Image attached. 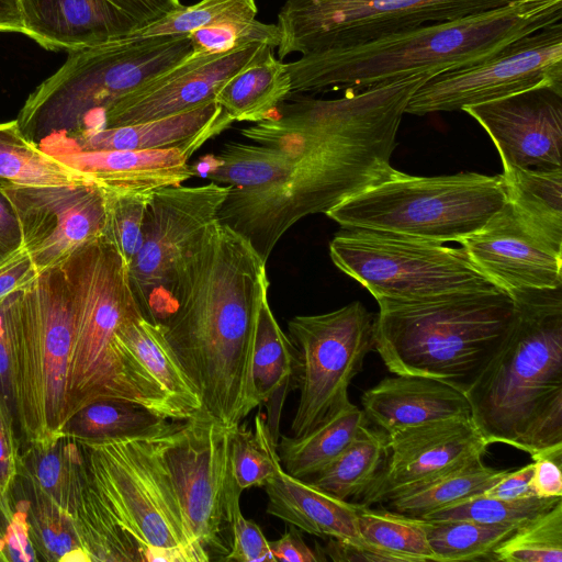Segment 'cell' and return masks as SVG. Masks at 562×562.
Returning <instances> with one entry per match:
<instances>
[{"mask_svg": "<svg viewBox=\"0 0 562 562\" xmlns=\"http://www.w3.org/2000/svg\"><path fill=\"white\" fill-rule=\"evenodd\" d=\"M5 305L7 297L0 302V398L15 422L11 346L5 321Z\"/></svg>", "mask_w": 562, "mask_h": 562, "instance_id": "816d5d0a", "label": "cell"}, {"mask_svg": "<svg viewBox=\"0 0 562 562\" xmlns=\"http://www.w3.org/2000/svg\"><path fill=\"white\" fill-rule=\"evenodd\" d=\"M257 12L255 0H200L192 5H182L164 19L124 38L189 35L195 30L221 23L255 20Z\"/></svg>", "mask_w": 562, "mask_h": 562, "instance_id": "60d3db41", "label": "cell"}, {"mask_svg": "<svg viewBox=\"0 0 562 562\" xmlns=\"http://www.w3.org/2000/svg\"><path fill=\"white\" fill-rule=\"evenodd\" d=\"M543 87L562 92L561 21L512 42L482 61L432 76L413 94L405 113L463 111Z\"/></svg>", "mask_w": 562, "mask_h": 562, "instance_id": "2e32d148", "label": "cell"}, {"mask_svg": "<svg viewBox=\"0 0 562 562\" xmlns=\"http://www.w3.org/2000/svg\"><path fill=\"white\" fill-rule=\"evenodd\" d=\"M291 95L286 63L270 50L232 77L215 101L235 121L257 123L269 116Z\"/></svg>", "mask_w": 562, "mask_h": 562, "instance_id": "4dcf8cb0", "label": "cell"}, {"mask_svg": "<svg viewBox=\"0 0 562 562\" xmlns=\"http://www.w3.org/2000/svg\"><path fill=\"white\" fill-rule=\"evenodd\" d=\"M232 430L203 409L168 422L155 436L191 535L209 553L228 552L222 533L233 481Z\"/></svg>", "mask_w": 562, "mask_h": 562, "instance_id": "9a60e30c", "label": "cell"}, {"mask_svg": "<svg viewBox=\"0 0 562 562\" xmlns=\"http://www.w3.org/2000/svg\"><path fill=\"white\" fill-rule=\"evenodd\" d=\"M561 499L532 496L508 501L479 494L430 513L423 519H460L491 525L521 524L550 509Z\"/></svg>", "mask_w": 562, "mask_h": 562, "instance_id": "b9f144b4", "label": "cell"}, {"mask_svg": "<svg viewBox=\"0 0 562 562\" xmlns=\"http://www.w3.org/2000/svg\"><path fill=\"white\" fill-rule=\"evenodd\" d=\"M521 524L423 519L435 562L490 560L493 550Z\"/></svg>", "mask_w": 562, "mask_h": 562, "instance_id": "8d00e7d4", "label": "cell"}, {"mask_svg": "<svg viewBox=\"0 0 562 562\" xmlns=\"http://www.w3.org/2000/svg\"><path fill=\"white\" fill-rule=\"evenodd\" d=\"M263 487L269 515L317 537L366 542L358 529L361 503L340 499L283 468Z\"/></svg>", "mask_w": 562, "mask_h": 562, "instance_id": "484cf974", "label": "cell"}, {"mask_svg": "<svg viewBox=\"0 0 562 562\" xmlns=\"http://www.w3.org/2000/svg\"><path fill=\"white\" fill-rule=\"evenodd\" d=\"M459 244L472 266L502 291L562 286V251L532 233L508 202Z\"/></svg>", "mask_w": 562, "mask_h": 562, "instance_id": "44dd1931", "label": "cell"}, {"mask_svg": "<svg viewBox=\"0 0 562 562\" xmlns=\"http://www.w3.org/2000/svg\"><path fill=\"white\" fill-rule=\"evenodd\" d=\"M487 446L471 417L439 419L386 434L384 461L359 503H386L406 490L482 459Z\"/></svg>", "mask_w": 562, "mask_h": 562, "instance_id": "ac0fdd59", "label": "cell"}, {"mask_svg": "<svg viewBox=\"0 0 562 562\" xmlns=\"http://www.w3.org/2000/svg\"><path fill=\"white\" fill-rule=\"evenodd\" d=\"M40 272L22 248L0 265V302L25 288Z\"/></svg>", "mask_w": 562, "mask_h": 562, "instance_id": "c3c4849f", "label": "cell"}, {"mask_svg": "<svg viewBox=\"0 0 562 562\" xmlns=\"http://www.w3.org/2000/svg\"><path fill=\"white\" fill-rule=\"evenodd\" d=\"M376 302L373 349L387 370L435 379L463 394L504 342L516 314L512 295L499 289Z\"/></svg>", "mask_w": 562, "mask_h": 562, "instance_id": "8992f818", "label": "cell"}, {"mask_svg": "<svg viewBox=\"0 0 562 562\" xmlns=\"http://www.w3.org/2000/svg\"><path fill=\"white\" fill-rule=\"evenodd\" d=\"M324 561L335 562H400L398 558L367 542H350L330 538L325 547L316 546Z\"/></svg>", "mask_w": 562, "mask_h": 562, "instance_id": "7dc6e473", "label": "cell"}, {"mask_svg": "<svg viewBox=\"0 0 562 562\" xmlns=\"http://www.w3.org/2000/svg\"><path fill=\"white\" fill-rule=\"evenodd\" d=\"M430 77L412 74L336 99L282 102L228 142L205 177L227 186L217 221L245 237L267 262L280 238L305 216L383 180L408 101Z\"/></svg>", "mask_w": 562, "mask_h": 562, "instance_id": "6da1fadb", "label": "cell"}, {"mask_svg": "<svg viewBox=\"0 0 562 562\" xmlns=\"http://www.w3.org/2000/svg\"><path fill=\"white\" fill-rule=\"evenodd\" d=\"M69 53L29 95L16 117L22 133L36 144L53 133L100 127L110 106L188 57L192 44L189 35H159Z\"/></svg>", "mask_w": 562, "mask_h": 562, "instance_id": "ba28073f", "label": "cell"}, {"mask_svg": "<svg viewBox=\"0 0 562 562\" xmlns=\"http://www.w3.org/2000/svg\"><path fill=\"white\" fill-rule=\"evenodd\" d=\"M533 461L517 470H509L483 494L502 499H524L536 496L531 487Z\"/></svg>", "mask_w": 562, "mask_h": 562, "instance_id": "f907efd6", "label": "cell"}, {"mask_svg": "<svg viewBox=\"0 0 562 562\" xmlns=\"http://www.w3.org/2000/svg\"><path fill=\"white\" fill-rule=\"evenodd\" d=\"M192 53H221L237 47L261 43L278 47L281 33L277 24L255 20L221 23L189 34Z\"/></svg>", "mask_w": 562, "mask_h": 562, "instance_id": "ee69618b", "label": "cell"}, {"mask_svg": "<svg viewBox=\"0 0 562 562\" xmlns=\"http://www.w3.org/2000/svg\"><path fill=\"white\" fill-rule=\"evenodd\" d=\"M227 186H170L151 192L143 241L128 266L134 295L144 317L162 325L171 314L178 276L206 231L217 222Z\"/></svg>", "mask_w": 562, "mask_h": 562, "instance_id": "4fadbf2b", "label": "cell"}, {"mask_svg": "<svg viewBox=\"0 0 562 562\" xmlns=\"http://www.w3.org/2000/svg\"><path fill=\"white\" fill-rule=\"evenodd\" d=\"M386 451V434L363 426L351 443L308 481L340 499H358L381 468Z\"/></svg>", "mask_w": 562, "mask_h": 562, "instance_id": "e575fe53", "label": "cell"}, {"mask_svg": "<svg viewBox=\"0 0 562 562\" xmlns=\"http://www.w3.org/2000/svg\"><path fill=\"white\" fill-rule=\"evenodd\" d=\"M60 268L74 323L68 419L90 403L122 400L179 420L156 382L117 341L124 324L144 317L121 254L104 237H99L76 250Z\"/></svg>", "mask_w": 562, "mask_h": 562, "instance_id": "5b68a950", "label": "cell"}, {"mask_svg": "<svg viewBox=\"0 0 562 562\" xmlns=\"http://www.w3.org/2000/svg\"><path fill=\"white\" fill-rule=\"evenodd\" d=\"M373 324L374 315L358 301L289 321L300 391L293 437L308 432L350 401L348 386L373 349Z\"/></svg>", "mask_w": 562, "mask_h": 562, "instance_id": "5bb4252c", "label": "cell"}, {"mask_svg": "<svg viewBox=\"0 0 562 562\" xmlns=\"http://www.w3.org/2000/svg\"><path fill=\"white\" fill-rule=\"evenodd\" d=\"M83 183L91 181L29 139L16 120L0 123V191Z\"/></svg>", "mask_w": 562, "mask_h": 562, "instance_id": "1f68e13d", "label": "cell"}, {"mask_svg": "<svg viewBox=\"0 0 562 562\" xmlns=\"http://www.w3.org/2000/svg\"><path fill=\"white\" fill-rule=\"evenodd\" d=\"M157 432L103 441L79 440L91 483L142 561H210V553L194 540L186 522L156 448Z\"/></svg>", "mask_w": 562, "mask_h": 562, "instance_id": "9c48e42d", "label": "cell"}, {"mask_svg": "<svg viewBox=\"0 0 562 562\" xmlns=\"http://www.w3.org/2000/svg\"><path fill=\"white\" fill-rule=\"evenodd\" d=\"M362 411L385 434L452 417H471L467 396L435 379L395 374L361 397Z\"/></svg>", "mask_w": 562, "mask_h": 562, "instance_id": "d4e9b609", "label": "cell"}, {"mask_svg": "<svg viewBox=\"0 0 562 562\" xmlns=\"http://www.w3.org/2000/svg\"><path fill=\"white\" fill-rule=\"evenodd\" d=\"M358 529L367 543L390 552L400 562L435 561L422 518L362 505Z\"/></svg>", "mask_w": 562, "mask_h": 562, "instance_id": "74e56055", "label": "cell"}, {"mask_svg": "<svg viewBox=\"0 0 562 562\" xmlns=\"http://www.w3.org/2000/svg\"><path fill=\"white\" fill-rule=\"evenodd\" d=\"M515 319L464 394L488 445L562 461V286L509 293Z\"/></svg>", "mask_w": 562, "mask_h": 562, "instance_id": "277c9868", "label": "cell"}, {"mask_svg": "<svg viewBox=\"0 0 562 562\" xmlns=\"http://www.w3.org/2000/svg\"><path fill=\"white\" fill-rule=\"evenodd\" d=\"M234 120L216 102L176 115L121 126H101L67 134L82 150H142L179 148L190 157Z\"/></svg>", "mask_w": 562, "mask_h": 562, "instance_id": "cb8c5ba5", "label": "cell"}, {"mask_svg": "<svg viewBox=\"0 0 562 562\" xmlns=\"http://www.w3.org/2000/svg\"><path fill=\"white\" fill-rule=\"evenodd\" d=\"M533 461L531 487L538 497H562L561 460L541 457Z\"/></svg>", "mask_w": 562, "mask_h": 562, "instance_id": "f5cc1de1", "label": "cell"}, {"mask_svg": "<svg viewBox=\"0 0 562 562\" xmlns=\"http://www.w3.org/2000/svg\"><path fill=\"white\" fill-rule=\"evenodd\" d=\"M241 490L234 479L227 494V524L232 529L231 550L222 558L237 562H276L261 528L244 517L240 509Z\"/></svg>", "mask_w": 562, "mask_h": 562, "instance_id": "f6af8a7d", "label": "cell"}, {"mask_svg": "<svg viewBox=\"0 0 562 562\" xmlns=\"http://www.w3.org/2000/svg\"><path fill=\"white\" fill-rule=\"evenodd\" d=\"M277 442L260 412L255 417L252 430L240 424L233 428L232 474L241 491L265 486L282 468Z\"/></svg>", "mask_w": 562, "mask_h": 562, "instance_id": "f35d334b", "label": "cell"}, {"mask_svg": "<svg viewBox=\"0 0 562 562\" xmlns=\"http://www.w3.org/2000/svg\"><path fill=\"white\" fill-rule=\"evenodd\" d=\"M508 471L487 467L479 459L406 490L386 503L394 512L423 518L468 497L483 494Z\"/></svg>", "mask_w": 562, "mask_h": 562, "instance_id": "d6a6232c", "label": "cell"}, {"mask_svg": "<svg viewBox=\"0 0 562 562\" xmlns=\"http://www.w3.org/2000/svg\"><path fill=\"white\" fill-rule=\"evenodd\" d=\"M507 202L502 175L387 177L325 214L342 227L389 232L445 244L481 229Z\"/></svg>", "mask_w": 562, "mask_h": 562, "instance_id": "30bf717a", "label": "cell"}, {"mask_svg": "<svg viewBox=\"0 0 562 562\" xmlns=\"http://www.w3.org/2000/svg\"><path fill=\"white\" fill-rule=\"evenodd\" d=\"M512 0H286L278 13L280 59L361 44L460 19Z\"/></svg>", "mask_w": 562, "mask_h": 562, "instance_id": "7c38bea8", "label": "cell"}, {"mask_svg": "<svg viewBox=\"0 0 562 562\" xmlns=\"http://www.w3.org/2000/svg\"><path fill=\"white\" fill-rule=\"evenodd\" d=\"M503 562H562V499L518 526L492 552Z\"/></svg>", "mask_w": 562, "mask_h": 562, "instance_id": "ab89813d", "label": "cell"}, {"mask_svg": "<svg viewBox=\"0 0 562 562\" xmlns=\"http://www.w3.org/2000/svg\"><path fill=\"white\" fill-rule=\"evenodd\" d=\"M105 193L106 220L103 236L130 266L143 241L144 220L149 194Z\"/></svg>", "mask_w": 562, "mask_h": 562, "instance_id": "7bdbcfd3", "label": "cell"}, {"mask_svg": "<svg viewBox=\"0 0 562 562\" xmlns=\"http://www.w3.org/2000/svg\"><path fill=\"white\" fill-rule=\"evenodd\" d=\"M38 146L60 162L82 172L106 193L149 194L178 186L195 172L190 156L179 148L142 150H82L64 132L53 133Z\"/></svg>", "mask_w": 562, "mask_h": 562, "instance_id": "7402d4cb", "label": "cell"}, {"mask_svg": "<svg viewBox=\"0 0 562 562\" xmlns=\"http://www.w3.org/2000/svg\"><path fill=\"white\" fill-rule=\"evenodd\" d=\"M18 217L23 248L38 272L60 266L102 237L106 198L93 183L1 190Z\"/></svg>", "mask_w": 562, "mask_h": 562, "instance_id": "e0dca14e", "label": "cell"}, {"mask_svg": "<svg viewBox=\"0 0 562 562\" xmlns=\"http://www.w3.org/2000/svg\"><path fill=\"white\" fill-rule=\"evenodd\" d=\"M294 526L278 540L269 541L272 555L279 562H319L324 561L317 549H311Z\"/></svg>", "mask_w": 562, "mask_h": 562, "instance_id": "681fc988", "label": "cell"}, {"mask_svg": "<svg viewBox=\"0 0 562 562\" xmlns=\"http://www.w3.org/2000/svg\"><path fill=\"white\" fill-rule=\"evenodd\" d=\"M270 50L271 46L256 43L221 53H191L110 106L103 113L101 126L158 120L215 101L232 77Z\"/></svg>", "mask_w": 562, "mask_h": 562, "instance_id": "d6986e66", "label": "cell"}, {"mask_svg": "<svg viewBox=\"0 0 562 562\" xmlns=\"http://www.w3.org/2000/svg\"><path fill=\"white\" fill-rule=\"evenodd\" d=\"M561 18L562 0H512L460 19L302 55L286 63L291 94L357 92L412 74L459 69L493 56Z\"/></svg>", "mask_w": 562, "mask_h": 562, "instance_id": "3957f363", "label": "cell"}, {"mask_svg": "<svg viewBox=\"0 0 562 562\" xmlns=\"http://www.w3.org/2000/svg\"><path fill=\"white\" fill-rule=\"evenodd\" d=\"M168 420L135 402L97 401L81 407L67 420L61 429V437L81 441H103L151 435L160 430Z\"/></svg>", "mask_w": 562, "mask_h": 562, "instance_id": "836d02e7", "label": "cell"}, {"mask_svg": "<svg viewBox=\"0 0 562 562\" xmlns=\"http://www.w3.org/2000/svg\"><path fill=\"white\" fill-rule=\"evenodd\" d=\"M24 35L48 50L92 47L142 30L110 0H20Z\"/></svg>", "mask_w": 562, "mask_h": 562, "instance_id": "603a6c76", "label": "cell"}, {"mask_svg": "<svg viewBox=\"0 0 562 562\" xmlns=\"http://www.w3.org/2000/svg\"><path fill=\"white\" fill-rule=\"evenodd\" d=\"M0 32L24 34L20 0H0Z\"/></svg>", "mask_w": 562, "mask_h": 562, "instance_id": "11a10c76", "label": "cell"}, {"mask_svg": "<svg viewBox=\"0 0 562 562\" xmlns=\"http://www.w3.org/2000/svg\"><path fill=\"white\" fill-rule=\"evenodd\" d=\"M15 424L21 445H47L68 419L74 342L70 295L60 266L7 297Z\"/></svg>", "mask_w": 562, "mask_h": 562, "instance_id": "52a82bcc", "label": "cell"}, {"mask_svg": "<svg viewBox=\"0 0 562 562\" xmlns=\"http://www.w3.org/2000/svg\"><path fill=\"white\" fill-rule=\"evenodd\" d=\"M333 263L376 301H415L496 290L462 248L389 232L342 227L329 244Z\"/></svg>", "mask_w": 562, "mask_h": 562, "instance_id": "8fae6325", "label": "cell"}, {"mask_svg": "<svg viewBox=\"0 0 562 562\" xmlns=\"http://www.w3.org/2000/svg\"><path fill=\"white\" fill-rule=\"evenodd\" d=\"M507 202L537 236L562 251V168L531 170L503 166Z\"/></svg>", "mask_w": 562, "mask_h": 562, "instance_id": "f546056e", "label": "cell"}, {"mask_svg": "<svg viewBox=\"0 0 562 562\" xmlns=\"http://www.w3.org/2000/svg\"><path fill=\"white\" fill-rule=\"evenodd\" d=\"M117 341L156 382L179 420L203 411L201 397L166 340L161 325L136 318L120 328Z\"/></svg>", "mask_w": 562, "mask_h": 562, "instance_id": "83f0119b", "label": "cell"}, {"mask_svg": "<svg viewBox=\"0 0 562 562\" xmlns=\"http://www.w3.org/2000/svg\"><path fill=\"white\" fill-rule=\"evenodd\" d=\"M267 262L218 221L187 258L161 325L203 409L234 428L258 406L250 368L257 312L268 293Z\"/></svg>", "mask_w": 562, "mask_h": 562, "instance_id": "7a4b0ae2", "label": "cell"}, {"mask_svg": "<svg viewBox=\"0 0 562 562\" xmlns=\"http://www.w3.org/2000/svg\"><path fill=\"white\" fill-rule=\"evenodd\" d=\"M250 380L255 398L266 404L269 427L278 441L279 419L289 389L296 385L294 346L279 326L266 293L259 303L251 358Z\"/></svg>", "mask_w": 562, "mask_h": 562, "instance_id": "4316f807", "label": "cell"}, {"mask_svg": "<svg viewBox=\"0 0 562 562\" xmlns=\"http://www.w3.org/2000/svg\"><path fill=\"white\" fill-rule=\"evenodd\" d=\"M26 505L29 536L38 561L90 562L75 522L64 512L34 492L16 475Z\"/></svg>", "mask_w": 562, "mask_h": 562, "instance_id": "d590c367", "label": "cell"}, {"mask_svg": "<svg viewBox=\"0 0 562 562\" xmlns=\"http://www.w3.org/2000/svg\"><path fill=\"white\" fill-rule=\"evenodd\" d=\"M368 424L350 401L300 437L281 436L277 451L283 470L305 480L331 463Z\"/></svg>", "mask_w": 562, "mask_h": 562, "instance_id": "f1b7e54d", "label": "cell"}, {"mask_svg": "<svg viewBox=\"0 0 562 562\" xmlns=\"http://www.w3.org/2000/svg\"><path fill=\"white\" fill-rule=\"evenodd\" d=\"M463 111L486 131L503 166L562 168V92L531 89Z\"/></svg>", "mask_w": 562, "mask_h": 562, "instance_id": "ffe728a7", "label": "cell"}, {"mask_svg": "<svg viewBox=\"0 0 562 562\" xmlns=\"http://www.w3.org/2000/svg\"><path fill=\"white\" fill-rule=\"evenodd\" d=\"M23 248L21 228L15 212L0 191V265Z\"/></svg>", "mask_w": 562, "mask_h": 562, "instance_id": "db71d44e", "label": "cell"}, {"mask_svg": "<svg viewBox=\"0 0 562 562\" xmlns=\"http://www.w3.org/2000/svg\"><path fill=\"white\" fill-rule=\"evenodd\" d=\"M19 450L14 418L0 398V510L9 519L15 516L11 490L18 475Z\"/></svg>", "mask_w": 562, "mask_h": 562, "instance_id": "bcb514c9", "label": "cell"}]
</instances>
